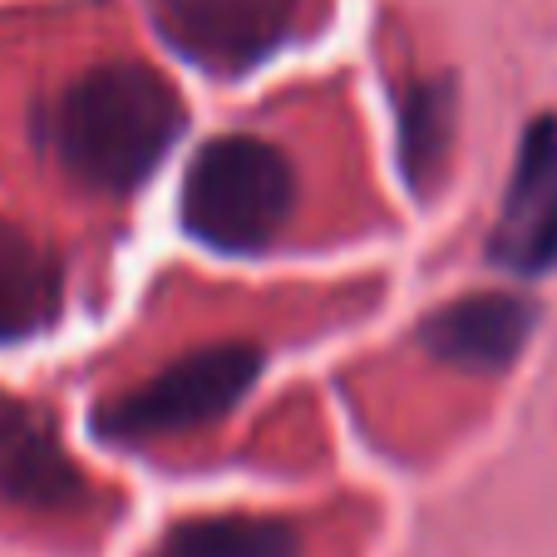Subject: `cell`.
<instances>
[{"instance_id":"6da1fadb","label":"cell","mask_w":557,"mask_h":557,"mask_svg":"<svg viewBox=\"0 0 557 557\" xmlns=\"http://www.w3.org/2000/svg\"><path fill=\"white\" fill-rule=\"evenodd\" d=\"M183 134V99L144 64H99L50 104L45 144L74 183L134 193Z\"/></svg>"},{"instance_id":"9c48e42d","label":"cell","mask_w":557,"mask_h":557,"mask_svg":"<svg viewBox=\"0 0 557 557\" xmlns=\"http://www.w3.org/2000/svg\"><path fill=\"white\" fill-rule=\"evenodd\" d=\"M148 557H301V537L286 518L208 513L173 523Z\"/></svg>"},{"instance_id":"3957f363","label":"cell","mask_w":557,"mask_h":557,"mask_svg":"<svg viewBox=\"0 0 557 557\" xmlns=\"http://www.w3.org/2000/svg\"><path fill=\"white\" fill-rule=\"evenodd\" d=\"M262 375V350L243 346V341H222V346H202L193 356L173 360L169 370H158L138 389H128L124 400L99 410V430L109 440H173V434L218 424L227 410L243 405V395Z\"/></svg>"},{"instance_id":"ba28073f","label":"cell","mask_w":557,"mask_h":557,"mask_svg":"<svg viewBox=\"0 0 557 557\" xmlns=\"http://www.w3.org/2000/svg\"><path fill=\"white\" fill-rule=\"evenodd\" d=\"M60 292V262L0 218V341H21L50 326Z\"/></svg>"},{"instance_id":"277c9868","label":"cell","mask_w":557,"mask_h":557,"mask_svg":"<svg viewBox=\"0 0 557 557\" xmlns=\"http://www.w3.org/2000/svg\"><path fill=\"white\" fill-rule=\"evenodd\" d=\"M178 54L212 74H243L276 54L301 25V0H148Z\"/></svg>"},{"instance_id":"5b68a950","label":"cell","mask_w":557,"mask_h":557,"mask_svg":"<svg viewBox=\"0 0 557 557\" xmlns=\"http://www.w3.org/2000/svg\"><path fill=\"white\" fill-rule=\"evenodd\" d=\"M488 257L513 276H537L557 267V114H537L518 144Z\"/></svg>"},{"instance_id":"8992f818","label":"cell","mask_w":557,"mask_h":557,"mask_svg":"<svg viewBox=\"0 0 557 557\" xmlns=\"http://www.w3.org/2000/svg\"><path fill=\"white\" fill-rule=\"evenodd\" d=\"M85 494V473L54 424L30 405H0V498L25 513H74Z\"/></svg>"},{"instance_id":"30bf717a","label":"cell","mask_w":557,"mask_h":557,"mask_svg":"<svg viewBox=\"0 0 557 557\" xmlns=\"http://www.w3.org/2000/svg\"><path fill=\"white\" fill-rule=\"evenodd\" d=\"M454 85L449 79H414L400 89V169L414 193H430L444 173L454 144Z\"/></svg>"},{"instance_id":"7a4b0ae2","label":"cell","mask_w":557,"mask_h":557,"mask_svg":"<svg viewBox=\"0 0 557 557\" xmlns=\"http://www.w3.org/2000/svg\"><path fill=\"white\" fill-rule=\"evenodd\" d=\"M296 208V173L276 144L222 134L183 178V227L212 252H262Z\"/></svg>"},{"instance_id":"52a82bcc","label":"cell","mask_w":557,"mask_h":557,"mask_svg":"<svg viewBox=\"0 0 557 557\" xmlns=\"http://www.w3.org/2000/svg\"><path fill=\"white\" fill-rule=\"evenodd\" d=\"M533 301L513 292H473L459 301L440 306L420 326V346L444 366L473 370V375H494L518 360V350L533 336Z\"/></svg>"}]
</instances>
